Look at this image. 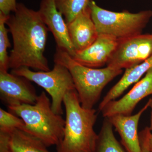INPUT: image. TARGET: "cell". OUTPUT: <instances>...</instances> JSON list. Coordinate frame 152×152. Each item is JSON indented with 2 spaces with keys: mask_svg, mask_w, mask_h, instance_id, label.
I'll return each instance as SVG.
<instances>
[{
  "mask_svg": "<svg viewBox=\"0 0 152 152\" xmlns=\"http://www.w3.org/2000/svg\"><path fill=\"white\" fill-rule=\"evenodd\" d=\"M6 24L12 38L9 68L26 67L37 71L50 70L44 55L48 28L38 11L18 3L17 10L8 16Z\"/></svg>",
  "mask_w": 152,
  "mask_h": 152,
  "instance_id": "cell-1",
  "label": "cell"
},
{
  "mask_svg": "<svg viewBox=\"0 0 152 152\" xmlns=\"http://www.w3.org/2000/svg\"><path fill=\"white\" fill-rule=\"evenodd\" d=\"M63 104L66 110L64 137L57 152H94L98 134L94 126L97 119L95 109L82 107L76 90L68 92Z\"/></svg>",
  "mask_w": 152,
  "mask_h": 152,
  "instance_id": "cell-2",
  "label": "cell"
},
{
  "mask_svg": "<svg viewBox=\"0 0 152 152\" xmlns=\"http://www.w3.org/2000/svg\"><path fill=\"white\" fill-rule=\"evenodd\" d=\"M9 110L21 118L26 124L24 131L41 140L48 147L57 146L62 140L65 120L52 109L45 92L38 96L34 104L8 107Z\"/></svg>",
  "mask_w": 152,
  "mask_h": 152,
  "instance_id": "cell-3",
  "label": "cell"
},
{
  "mask_svg": "<svg viewBox=\"0 0 152 152\" xmlns=\"http://www.w3.org/2000/svg\"><path fill=\"white\" fill-rule=\"evenodd\" d=\"M54 61L69 71L82 107L86 109H93L105 87L123 72V69L108 66L96 69L83 65L68 53L57 48Z\"/></svg>",
  "mask_w": 152,
  "mask_h": 152,
  "instance_id": "cell-4",
  "label": "cell"
},
{
  "mask_svg": "<svg viewBox=\"0 0 152 152\" xmlns=\"http://www.w3.org/2000/svg\"><path fill=\"white\" fill-rule=\"evenodd\" d=\"M88 7L99 34L109 35L119 40L142 34L152 18L151 10L113 12L101 7L94 0H91Z\"/></svg>",
  "mask_w": 152,
  "mask_h": 152,
  "instance_id": "cell-5",
  "label": "cell"
},
{
  "mask_svg": "<svg viewBox=\"0 0 152 152\" xmlns=\"http://www.w3.org/2000/svg\"><path fill=\"white\" fill-rule=\"evenodd\" d=\"M11 73L23 77L43 88L50 96L51 107L56 114H63L62 104L66 94L76 90L73 80L67 68L58 63L55 62L52 70L33 71L23 67L12 69Z\"/></svg>",
  "mask_w": 152,
  "mask_h": 152,
  "instance_id": "cell-6",
  "label": "cell"
},
{
  "mask_svg": "<svg viewBox=\"0 0 152 152\" xmlns=\"http://www.w3.org/2000/svg\"><path fill=\"white\" fill-rule=\"evenodd\" d=\"M152 56V33L119 40L107 66L123 69L143 62Z\"/></svg>",
  "mask_w": 152,
  "mask_h": 152,
  "instance_id": "cell-7",
  "label": "cell"
},
{
  "mask_svg": "<svg viewBox=\"0 0 152 152\" xmlns=\"http://www.w3.org/2000/svg\"><path fill=\"white\" fill-rule=\"evenodd\" d=\"M38 97L28 79L8 72H0V97L8 107L34 104Z\"/></svg>",
  "mask_w": 152,
  "mask_h": 152,
  "instance_id": "cell-8",
  "label": "cell"
},
{
  "mask_svg": "<svg viewBox=\"0 0 152 152\" xmlns=\"http://www.w3.org/2000/svg\"><path fill=\"white\" fill-rule=\"evenodd\" d=\"M38 11L44 23L53 35L56 48L74 56L76 52L70 39L67 25L62 14L57 9L55 0H42Z\"/></svg>",
  "mask_w": 152,
  "mask_h": 152,
  "instance_id": "cell-9",
  "label": "cell"
},
{
  "mask_svg": "<svg viewBox=\"0 0 152 152\" xmlns=\"http://www.w3.org/2000/svg\"><path fill=\"white\" fill-rule=\"evenodd\" d=\"M145 74L126 94L118 100L110 102L104 107L101 111L104 118L116 115H130L140 101L152 95V67Z\"/></svg>",
  "mask_w": 152,
  "mask_h": 152,
  "instance_id": "cell-10",
  "label": "cell"
},
{
  "mask_svg": "<svg viewBox=\"0 0 152 152\" xmlns=\"http://www.w3.org/2000/svg\"><path fill=\"white\" fill-rule=\"evenodd\" d=\"M119 40L109 35L99 34L89 47L78 52L72 57L77 62L86 66L96 68L103 66L116 48Z\"/></svg>",
  "mask_w": 152,
  "mask_h": 152,
  "instance_id": "cell-11",
  "label": "cell"
},
{
  "mask_svg": "<svg viewBox=\"0 0 152 152\" xmlns=\"http://www.w3.org/2000/svg\"><path fill=\"white\" fill-rule=\"evenodd\" d=\"M151 99L135 115H116L107 118L119 134L122 143L127 152H141L138 132L139 121L142 114L150 107Z\"/></svg>",
  "mask_w": 152,
  "mask_h": 152,
  "instance_id": "cell-12",
  "label": "cell"
},
{
  "mask_svg": "<svg viewBox=\"0 0 152 152\" xmlns=\"http://www.w3.org/2000/svg\"><path fill=\"white\" fill-rule=\"evenodd\" d=\"M67 25L70 39L76 53L89 47L99 36L88 6Z\"/></svg>",
  "mask_w": 152,
  "mask_h": 152,
  "instance_id": "cell-13",
  "label": "cell"
},
{
  "mask_svg": "<svg viewBox=\"0 0 152 152\" xmlns=\"http://www.w3.org/2000/svg\"><path fill=\"white\" fill-rule=\"evenodd\" d=\"M152 67V56L141 64L126 69L121 78L109 91L100 104V111L109 102L120 96L131 85L138 82L142 76Z\"/></svg>",
  "mask_w": 152,
  "mask_h": 152,
  "instance_id": "cell-14",
  "label": "cell"
},
{
  "mask_svg": "<svg viewBox=\"0 0 152 152\" xmlns=\"http://www.w3.org/2000/svg\"><path fill=\"white\" fill-rule=\"evenodd\" d=\"M10 147L11 152H51L39 139L20 129L11 133Z\"/></svg>",
  "mask_w": 152,
  "mask_h": 152,
  "instance_id": "cell-15",
  "label": "cell"
},
{
  "mask_svg": "<svg viewBox=\"0 0 152 152\" xmlns=\"http://www.w3.org/2000/svg\"><path fill=\"white\" fill-rule=\"evenodd\" d=\"M113 127L109 119L104 118L94 152H127L115 137Z\"/></svg>",
  "mask_w": 152,
  "mask_h": 152,
  "instance_id": "cell-16",
  "label": "cell"
},
{
  "mask_svg": "<svg viewBox=\"0 0 152 152\" xmlns=\"http://www.w3.org/2000/svg\"><path fill=\"white\" fill-rule=\"evenodd\" d=\"M57 8L64 17L67 24L88 7L91 0H55Z\"/></svg>",
  "mask_w": 152,
  "mask_h": 152,
  "instance_id": "cell-17",
  "label": "cell"
},
{
  "mask_svg": "<svg viewBox=\"0 0 152 152\" xmlns=\"http://www.w3.org/2000/svg\"><path fill=\"white\" fill-rule=\"evenodd\" d=\"M9 15L0 12V72H8L9 68V56L7 49L11 44L8 37L9 30L6 27Z\"/></svg>",
  "mask_w": 152,
  "mask_h": 152,
  "instance_id": "cell-18",
  "label": "cell"
},
{
  "mask_svg": "<svg viewBox=\"0 0 152 152\" xmlns=\"http://www.w3.org/2000/svg\"><path fill=\"white\" fill-rule=\"evenodd\" d=\"M25 123L21 118L0 109V132L11 134L15 129L24 130Z\"/></svg>",
  "mask_w": 152,
  "mask_h": 152,
  "instance_id": "cell-19",
  "label": "cell"
},
{
  "mask_svg": "<svg viewBox=\"0 0 152 152\" xmlns=\"http://www.w3.org/2000/svg\"><path fill=\"white\" fill-rule=\"evenodd\" d=\"M151 131L149 127H146L139 133L141 152H151L149 146V140Z\"/></svg>",
  "mask_w": 152,
  "mask_h": 152,
  "instance_id": "cell-20",
  "label": "cell"
},
{
  "mask_svg": "<svg viewBox=\"0 0 152 152\" xmlns=\"http://www.w3.org/2000/svg\"><path fill=\"white\" fill-rule=\"evenodd\" d=\"M16 0H0V12L6 15H10L11 12L17 10Z\"/></svg>",
  "mask_w": 152,
  "mask_h": 152,
  "instance_id": "cell-21",
  "label": "cell"
},
{
  "mask_svg": "<svg viewBox=\"0 0 152 152\" xmlns=\"http://www.w3.org/2000/svg\"><path fill=\"white\" fill-rule=\"evenodd\" d=\"M10 134L0 132V152H11L10 147Z\"/></svg>",
  "mask_w": 152,
  "mask_h": 152,
  "instance_id": "cell-22",
  "label": "cell"
},
{
  "mask_svg": "<svg viewBox=\"0 0 152 152\" xmlns=\"http://www.w3.org/2000/svg\"><path fill=\"white\" fill-rule=\"evenodd\" d=\"M150 107H151V126H150V130H151V133L150 134L149 140V146L150 151L152 152V99H151V102L150 104Z\"/></svg>",
  "mask_w": 152,
  "mask_h": 152,
  "instance_id": "cell-23",
  "label": "cell"
}]
</instances>
